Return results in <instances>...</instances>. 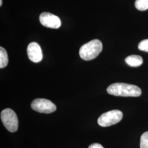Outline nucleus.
Segmentation results:
<instances>
[{
	"mask_svg": "<svg viewBox=\"0 0 148 148\" xmlns=\"http://www.w3.org/2000/svg\"><path fill=\"white\" fill-rule=\"evenodd\" d=\"M1 118L6 129L11 132H15L18 128V119L15 112L11 109H5L1 114Z\"/></svg>",
	"mask_w": 148,
	"mask_h": 148,
	"instance_id": "3",
	"label": "nucleus"
},
{
	"mask_svg": "<svg viewBox=\"0 0 148 148\" xmlns=\"http://www.w3.org/2000/svg\"><path fill=\"white\" fill-rule=\"evenodd\" d=\"M2 5V0H0V6H1Z\"/></svg>",
	"mask_w": 148,
	"mask_h": 148,
	"instance_id": "14",
	"label": "nucleus"
},
{
	"mask_svg": "<svg viewBox=\"0 0 148 148\" xmlns=\"http://www.w3.org/2000/svg\"><path fill=\"white\" fill-rule=\"evenodd\" d=\"M27 53L29 58L32 62L39 63L42 60V49L37 43H30L27 46Z\"/></svg>",
	"mask_w": 148,
	"mask_h": 148,
	"instance_id": "7",
	"label": "nucleus"
},
{
	"mask_svg": "<svg viewBox=\"0 0 148 148\" xmlns=\"http://www.w3.org/2000/svg\"><path fill=\"white\" fill-rule=\"evenodd\" d=\"M125 62L130 66L138 67L143 64V60L140 56L132 55L127 57L125 59Z\"/></svg>",
	"mask_w": 148,
	"mask_h": 148,
	"instance_id": "8",
	"label": "nucleus"
},
{
	"mask_svg": "<svg viewBox=\"0 0 148 148\" xmlns=\"http://www.w3.org/2000/svg\"><path fill=\"white\" fill-rule=\"evenodd\" d=\"M103 49V45L99 40H93L84 45L79 49V56L84 60L94 59L100 54Z\"/></svg>",
	"mask_w": 148,
	"mask_h": 148,
	"instance_id": "2",
	"label": "nucleus"
},
{
	"mask_svg": "<svg viewBox=\"0 0 148 148\" xmlns=\"http://www.w3.org/2000/svg\"><path fill=\"white\" fill-rule=\"evenodd\" d=\"M8 63V58L7 51L4 48L0 47V68H5Z\"/></svg>",
	"mask_w": 148,
	"mask_h": 148,
	"instance_id": "9",
	"label": "nucleus"
},
{
	"mask_svg": "<svg viewBox=\"0 0 148 148\" xmlns=\"http://www.w3.org/2000/svg\"><path fill=\"white\" fill-rule=\"evenodd\" d=\"M40 21L44 27L58 29L61 25V21L58 16L48 12H43L40 16Z\"/></svg>",
	"mask_w": 148,
	"mask_h": 148,
	"instance_id": "6",
	"label": "nucleus"
},
{
	"mask_svg": "<svg viewBox=\"0 0 148 148\" xmlns=\"http://www.w3.org/2000/svg\"><path fill=\"white\" fill-rule=\"evenodd\" d=\"M32 108L40 113L50 114L57 109L56 106L51 101L43 98H38L32 101Z\"/></svg>",
	"mask_w": 148,
	"mask_h": 148,
	"instance_id": "5",
	"label": "nucleus"
},
{
	"mask_svg": "<svg viewBox=\"0 0 148 148\" xmlns=\"http://www.w3.org/2000/svg\"><path fill=\"white\" fill-rule=\"evenodd\" d=\"M140 148H148V131L144 133L140 137Z\"/></svg>",
	"mask_w": 148,
	"mask_h": 148,
	"instance_id": "11",
	"label": "nucleus"
},
{
	"mask_svg": "<svg viewBox=\"0 0 148 148\" xmlns=\"http://www.w3.org/2000/svg\"><path fill=\"white\" fill-rule=\"evenodd\" d=\"M107 92L111 95L120 97H139L142 95V90L135 85L115 83L110 85Z\"/></svg>",
	"mask_w": 148,
	"mask_h": 148,
	"instance_id": "1",
	"label": "nucleus"
},
{
	"mask_svg": "<svg viewBox=\"0 0 148 148\" xmlns=\"http://www.w3.org/2000/svg\"><path fill=\"white\" fill-rule=\"evenodd\" d=\"M139 50L148 52V39L142 41L138 45Z\"/></svg>",
	"mask_w": 148,
	"mask_h": 148,
	"instance_id": "12",
	"label": "nucleus"
},
{
	"mask_svg": "<svg viewBox=\"0 0 148 148\" xmlns=\"http://www.w3.org/2000/svg\"><path fill=\"white\" fill-rule=\"evenodd\" d=\"M122 117L123 114L120 110H113L108 111L101 115L98 118V123L101 127H109L121 121Z\"/></svg>",
	"mask_w": 148,
	"mask_h": 148,
	"instance_id": "4",
	"label": "nucleus"
},
{
	"mask_svg": "<svg viewBox=\"0 0 148 148\" xmlns=\"http://www.w3.org/2000/svg\"><path fill=\"white\" fill-rule=\"evenodd\" d=\"M88 148H104L99 143H93L90 145Z\"/></svg>",
	"mask_w": 148,
	"mask_h": 148,
	"instance_id": "13",
	"label": "nucleus"
},
{
	"mask_svg": "<svg viewBox=\"0 0 148 148\" xmlns=\"http://www.w3.org/2000/svg\"><path fill=\"white\" fill-rule=\"evenodd\" d=\"M135 6L139 11H145L148 9V0H136Z\"/></svg>",
	"mask_w": 148,
	"mask_h": 148,
	"instance_id": "10",
	"label": "nucleus"
}]
</instances>
